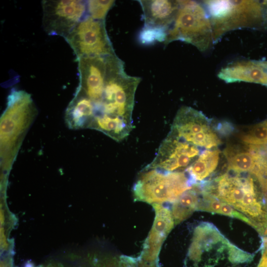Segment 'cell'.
I'll return each instance as SVG.
<instances>
[{
    "mask_svg": "<svg viewBox=\"0 0 267 267\" xmlns=\"http://www.w3.org/2000/svg\"><path fill=\"white\" fill-rule=\"evenodd\" d=\"M141 6L144 27L167 30L175 21L179 4L178 2L167 0H139Z\"/></svg>",
    "mask_w": 267,
    "mask_h": 267,
    "instance_id": "9",
    "label": "cell"
},
{
    "mask_svg": "<svg viewBox=\"0 0 267 267\" xmlns=\"http://www.w3.org/2000/svg\"><path fill=\"white\" fill-rule=\"evenodd\" d=\"M227 240L214 225L203 222L194 229L188 251L189 257L193 261H199L203 251H209L215 245L223 243Z\"/></svg>",
    "mask_w": 267,
    "mask_h": 267,
    "instance_id": "10",
    "label": "cell"
},
{
    "mask_svg": "<svg viewBox=\"0 0 267 267\" xmlns=\"http://www.w3.org/2000/svg\"><path fill=\"white\" fill-rule=\"evenodd\" d=\"M65 40L77 59L116 54L105 21L94 19L88 15L77 24Z\"/></svg>",
    "mask_w": 267,
    "mask_h": 267,
    "instance_id": "3",
    "label": "cell"
},
{
    "mask_svg": "<svg viewBox=\"0 0 267 267\" xmlns=\"http://www.w3.org/2000/svg\"><path fill=\"white\" fill-rule=\"evenodd\" d=\"M201 152L198 147L168 134L161 142L152 161L144 168L181 172L186 170Z\"/></svg>",
    "mask_w": 267,
    "mask_h": 267,
    "instance_id": "6",
    "label": "cell"
},
{
    "mask_svg": "<svg viewBox=\"0 0 267 267\" xmlns=\"http://www.w3.org/2000/svg\"><path fill=\"white\" fill-rule=\"evenodd\" d=\"M106 64L102 98L94 114L90 129L120 141L133 129L134 96L141 78L127 75L124 62L116 54L106 57Z\"/></svg>",
    "mask_w": 267,
    "mask_h": 267,
    "instance_id": "1",
    "label": "cell"
},
{
    "mask_svg": "<svg viewBox=\"0 0 267 267\" xmlns=\"http://www.w3.org/2000/svg\"><path fill=\"white\" fill-rule=\"evenodd\" d=\"M115 3V0L87 1V13L92 18L105 21L106 16Z\"/></svg>",
    "mask_w": 267,
    "mask_h": 267,
    "instance_id": "15",
    "label": "cell"
},
{
    "mask_svg": "<svg viewBox=\"0 0 267 267\" xmlns=\"http://www.w3.org/2000/svg\"><path fill=\"white\" fill-rule=\"evenodd\" d=\"M241 141L250 146L267 144V121L260 123L240 135Z\"/></svg>",
    "mask_w": 267,
    "mask_h": 267,
    "instance_id": "14",
    "label": "cell"
},
{
    "mask_svg": "<svg viewBox=\"0 0 267 267\" xmlns=\"http://www.w3.org/2000/svg\"><path fill=\"white\" fill-rule=\"evenodd\" d=\"M200 193L197 184L183 192L173 203L172 214L176 225L185 220L197 210Z\"/></svg>",
    "mask_w": 267,
    "mask_h": 267,
    "instance_id": "13",
    "label": "cell"
},
{
    "mask_svg": "<svg viewBox=\"0 0 267 267\" xmlns=\"http://www.w3.org/2000/svg\"><path fill=\"white\" fill-rule=\"evenodd\" d=\"M106 57L77 59L79 85L76 91L92 102L94 108L93 115L101 101L104 92L107 72Z\"/></svg>",
    "mask_w": 267,
    "mask_h": 267,
    "instance_id": "7",
    "label": "cell"
},
{
    "mask_svg": "<svg viewBox=\"0 0 267 267\" xmlns=\"http://www.w3.org/2000/svg\"><path fill=\"white\" fill-rule=\"evenodd\" d=\"M224 153L227 161L228 171L236 173H254L263 161L256 153L232 147L226 148Z\"/></svg>",
    "mask_w": 267,
    "mask_h": 267,
    "instance_id": "12",
    "label": "cell"
},
{
    "mask_svg": "<svg viewBox=\"0 0 267 267\" xmlns=\"http://www.w3.org/2000/svg\"><path fill=\"white\" fill-rule=\"evenodd\" d=\"M220 151L217 148L205 149L185 170L192 185L201 182L216 169Z\"/></svg>",
    "mask_w": 267,
    "mask_h": 267,
    "instance_id": "11",
    "label": "cell"
},
{
    "mask_svg": "<svg viewBox=\"0 0 267 267\" xmlns=\"http://www.w3.org/2000/svg\"><path fill=\"white\" fill-rule=\"evenodd\" d=\"M42 3L43 27L49 35L65 39L87 15V1L44 0Z\"/></svg>",
    "mask_w": 267,
    "mask_h": 267,
    "instance_id": "5",
    "label": "cell"
},
{
    "mask_svg": "<svg viewBox=\"0 0 267 267\" xmlns=\"http://www.w3.org/2000/svg\"><path fill=\"white\" fill-rule=\"evenodd\" d=\"M230 6L229 2L227 1H213L210 6V11L213 15L220 16L227 13Z\"/></svg>",
    "mask_w": 267,
    "mask_h": 267,
    "instance_id": "18",
    "label": "cell"
},
{
    "mask_svg": "<svg viewBox=\"0 0 267 267\" xmlns=\"http://www.w3.org/2000/svg\"><path fill=\"white\" fill-rule=\"evenodd\" d=\"M169 134L205 149L217 148L221 143L210 119L189 107L178 111Z\"/></svg>",
    "mask_w": 267,
    "mask_h": 267,
    "instance_id": "4",
    "label": "cell"
},
{
    "mask_svg": "<svg viewBox=\"0 0 267 267\" xmlns=\"http://www.w3.org/2000/svg\"><path fill=\"white\" fill-rule=\"evenodd\" d=\"M152 206L155 217L142 253V258L148 262H153L156 259L163 243L175 225L170 209L160 204H154Z\"/></svg>",
    "mask_w": 267,
    "mask_h": 267,
    "instance_id": "8",
    "label": "cell"
},
{
    "mask_svg": "<svg viewBox=\"0 0 267 267\" xmlns=\"http://www.w3.org/2000/svg\"><path fill=\"white\" fill-rule=\"evenodd\" d=\"M193 185L182 172L144 168L133 187L134 200L150 204L174 202Z\"/></svg>",
    "mask_w": 267,
    "mask_h": 267,
    "instance_id": "2",
    "label": "cell"
},
{
    "mask_svg": "<svg viewBox=\"0 0 267 267\" xmlns=\"http://www.w3.org/2000/svg\"><path fill=\"white\" fill-rule=\"evenodd\" d=\"M167 31L163 29L144 27L140 32L139 39L144 44H151L155 41L164 42Z\"/></svg>",
    "mask_w": 267,
    "mask_h": 267,
    "instance_id": "16",
    "label": "cell"
},
{
    "mask_svg": "<svg viewBox=\"0 0 267 267\" xmlns=\"http://www.w3.org/2000/svg\"><path fill=\"white\" fill-rule=\"evenodd\" d=\"M228 250V258L232 263H242L248 262L252 259V255L245 252L231 243L229 245Z\"/></svg>",
    "mask_w": 267,
    "mask_h": 267,
    "instance_id": "17",
    "label": "cell"
}]
</instances>
